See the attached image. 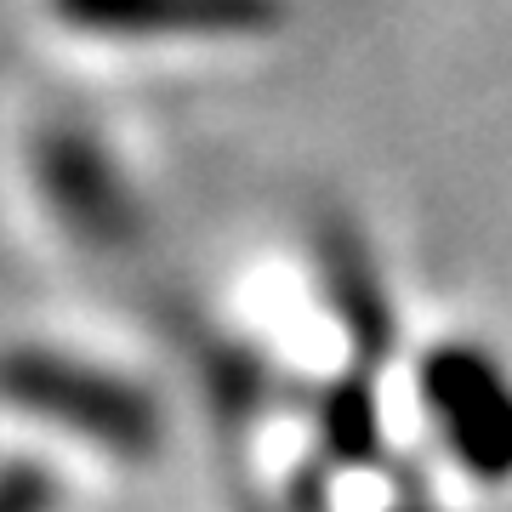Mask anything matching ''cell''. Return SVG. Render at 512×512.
Here are the masks:
<instances>
[{"label":"cell","instance_id":"obj_4","mask_svg":"<svg viewBox=\"0 0 512 512\" xmlns=\"http://www.w3.org/2000/svg\"><path fill=\"white\" fill-rule=\"evenodd\" d=\"M52 18L74 35L92 40H194V46H217V40H268L285 29V0H46Z\"/></svg>","mask_w":512,"mask_h":512},{"label":"cell","instance_id":"obj_5","mask_svg":"<svg viewBox=\"0 0 512 512\" xmlns=\"http://www.w3.org/2000/svg\"><path fill=\"white\" fill-rule=\"evenodd\" d=\"M325 279L342 325L353 330V342L370 348V359H382L387 342H393V319H387V296L376 285V268L353 245V234H325Z\"/></svg>","mask_w":512,"mask_h":512},{"label":"cell","instance_id":"obj_2","mask_svg":"<svg viewBox=\"0 0 512 512\" xmlns=\"http://www.w3.org/2000/svg\"><path fill=\"white\" fill-rule=\"evenodd\" d=\"M29 171H35L40 205L52 211L57 228L80 251L120 256V251L143 245V234H148L143 200L126 183V171L109 154L97 126L74 120V114L46 120L35 131V143H29Z\"/></svg>","mask_w":512,"mask_h":512},{"label":"cell","instance_id":"obj_1","mask_svg":"<svg viewBox=\"0 0 512 512\" xmlns=\"http://www.w3.org/2000/svg\"><path fill=\"white\" fill-rule=\"evenodd\" d=\"M0 399L120 461L154 456L165 439L160 399L137 376L40 342H18L0 353Z\"/></svg>","mask_w":512,"mask_h":512},{"label":"cell","instance_id":"obj_3","mask_svg":"<svg viewBox=\"0 0 512 512\" xmlns=\"http://www.w3.org/2000/svg\"><path fill=\"white\" fill-rule=\"evenodd\" d=\"M421 410L473 484H512V370L484 342H439L416 365Z\"/></svg>","mask_w":512,"mask_h":512},{"label":"cell","instance_id":"obj_6","mask_svg":"<svg viewBox=\"0 0 512 512\" xmlns=\"http://www.w3.org/2000/svg\"><path fill=\"white\" fill-rule=\"evenodd\" d=\"M319 439H325L330 461H370L382 450V421H376V399H370V376L353 370L348 382H336L319 399Z\"/></svg>","mask_w":512,"mask_h":512},{"label":"cell","instance_id":"obj_7","mask_svg":"<svg viewBox=\"0 0 512 512\" xmlns=\"http://www.w3.org/2000/svg\"><path fill=\"white\" fill-rule=\"evenodd\" d=\"M63 507V484L52 467L35 456H6L0 461V512H57Z\"/></svg>","mask_w":512,"mask_h":512}]
</instances>
